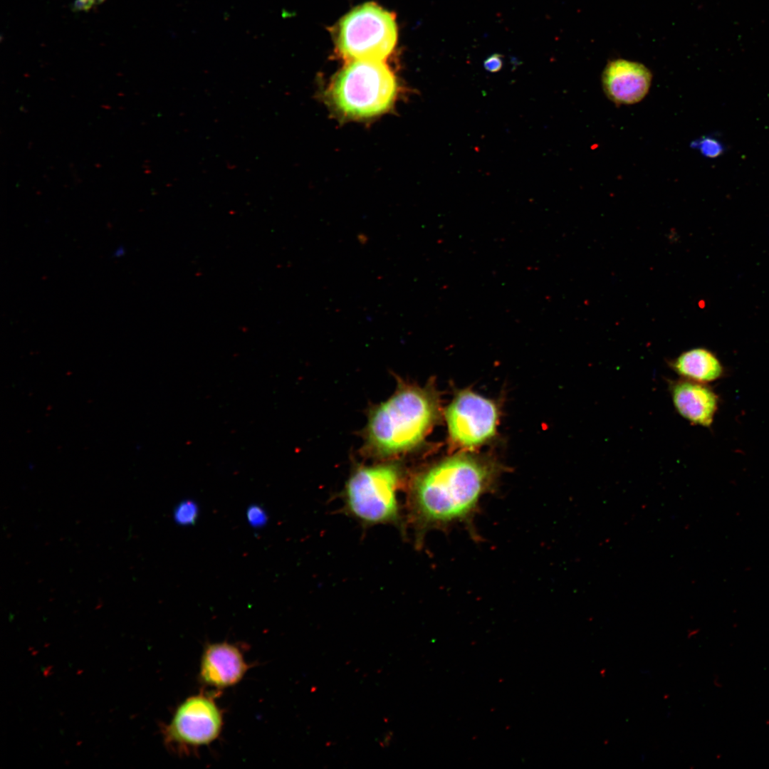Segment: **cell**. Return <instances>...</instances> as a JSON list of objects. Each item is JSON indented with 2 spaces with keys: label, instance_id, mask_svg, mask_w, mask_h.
Here are the masks:
<instances>
[{
  "label": "cell",
  "instance_id": "obj_1",
  "mask_svg": "<svg viewBox=\"0 0 769 769\" xmlns=\"http://www.w3.org/2000/svg\"><path fill=\"white\" fill-rule=\"evenodd\" d=\"M503 469L495 456L460 451L422 470L412 481L409 501L419 530L471 525L482 498L495 488Z\"/></svg>",
  "mask_w": 769,
  "mask_h": 769
},
{
  "label": "cell",
  "instance_id": "obj_2",
  "mask_svg": "<svg viewBox=\"0 0 769 769\" xmlns=\"http://www.w3.org/2000/svg\"><path fill=\"white\" fill-rule=\"evenodd\" d=\"M441 416L439 395L432 384L399 382L394 394L370 412L366 447L382 458L409 452L422 444Z\"/></svg>",
  "mask_w": 769,
  "mask_h": 769
},
{
  "label": "cell",
  "instance_id": "obj_3",
  "mask_svg": "<svg viewBox=\"0 0 769 769\" xmlns=\"http://www.w3.org/2000/svg\"><path fill=\"white\" fill-rule=\"evenodd\" d=\"M397 93L394 75L382 61H351L335 76L328 95L343 116L366 119L387 112Z\"/></svg>",
  "mask_w": 769,
  "mask_h": 769
},
{
  "label": "cell",
  "instance_id": "obj_4",
  "mask_svg": "<svg viewBox=\"0 0 769 769\" xmlns=\"http://www.w3.org/2000/svg\"><path fill=\"white\" fill-rule=\"evenodd\" d=\"M400 481V471L394 464L359 467L345 486L344 502L347 512L364 524L397 523Z\"/></svg>",
  "mask_w": 769,
  "mask_h": 769
},
{
  "label": "cell",
  "instance_id": "obj_5",
  "mask_svg": "<svg viewBox=\"0 0 769 769\" xmlns=\"http://www.w3.org/2000/svg\"><path fill=\"white\" fill-rule=\"evenodd\" d=\"M397 38L393 15L372 3L357 6L341 20L336 43L349 61H383L393 51Z\"/></svg>",
  "mask_w": 769,
  "mask_h": 769
},
{
  "label": "cell",
  "instance_id": "obj_6",
  "mask_svg": "<svg viewBox=\"0 0 769 769\" xmlns=\"http://www.w3.org/2000/svg\"><path fill=\"white\" fill-rule=\"evenodd\" d=\"M223 726V712L215 696L202 692L183 701L161 731L169 749L188 754L216 741Z\"/></svg>",
  "mask_w": 769,
  "mask_h": 769
},
{
  "label": "cell",
  "instance_id": "obj_7",
  "mask_svg": "<svg viewBox=\"0 0 769 769\" xmlns=\"http://www.w3.org/2000/svg\"><path fill=\"white\" fill-rule=\"evenodd\" d=\"M444 417L450 445L474 451L496 438L500 410L494 400L464 389L456 392Z\"/></svg>",
  "mask_w": 769,
  "mask_h": 769
},
{
  "label": "cell",
  "instance_id": "obj_8",
  "mask_svg": "<svg viewBox=\"0 0 769 769\" xmlns=\"http://www.w3.org/2000/svg\"><path fill=\"white\" fill-rule=\"evenodd\" d=\"M239 644L228 642L206 644L200 659L201 684L221 690L239 683L250 669Z\"/></svg>",
  "mask_w": 769,
  "mask_h": 769
},
{
  "label": "cell",
  "instance_id": "obj_9",
  "mask_svg": "<svg viewBox=\"0 0 769 769\" xmlns=\"http://www.w3.org/2000/svg\"><path fill=\"white\" fill-rule=\"evenodd\" d=\"M652 75L644 65L624 59L609 62L602 75L606 96L618 105L640 102L648 93Z\"/></svg>",
  "mask_w": 769,
  "mask_h": 769
},
{
  "label": "cell",
  "instance_id": "obj_10",
  "mask_svg": "<svg viewBox=\"0 0 769 769\" xmlns=\"http://www.w3.org/2000/svg\"><path fill=\"white\" fill-rule=\"evenodd\" d=\"M670 389L674 406L682 417L693 424L711 425L718 399L706 384L683 379L672 382Z\"/></svg>",
  "mask_w": 769,
  "mask_h": 769
},
{
  "label": "cell",
  "instance_id": "obj_11",
  "mask_svg": "<svg viewBox=\"0 0 769 769\" xmlns=\"http://www.w3.org/2000/svg\"><path fill=\"white\" fill-rule=\"evenodd\" d=\"M671 366L684 379L705 384L719 379L723 372L717 357L703 347L682 352L671 362Z\"/></svg>",
  "mask_w": 769,
  "mask_h": 769
},
{
  "label": "cell",
  "instance_id": "obj_12",
  "mask_svg": "<svg viewBox=\"0 0 769 769\" xmlns=\"http://www.w3.org/2000/svg\"><path fill=\"white\" fill-rule=\"evenodd\" d=\"M690 147L699 151L706 158L716 159L723 155L726 147L716 136H701L691 142Z\"/></svg>",
  "mask_w": 769,
  "mask_h": 769
},
{
  "label": "cell",
  "instance_id": "obj_13",
  "mask_svg": "<svg viewBox=\"0 0 769 769\" xmlns=\"http://www.w3.org/2000/svg\"><path fill=\"white\" fill-rule=\"evenodd\" d=\"M198 508L192 501H184L179 503L174 511V519L182 525L192 524L197 517Z\"/></svg>",
  "mask_w": 769,
  "mask_h": 769
},
{
  "label": "cell",
  "instance_id": "obj_14",
  "mask_svg": "<svg viewBox=\"0 0 769 769\" xmlns=\"http://www.w3.org/2000/svg\"><path fill=\"white\" fill-rule=\"evenodd\" d=\"M247 518L251 525L255 527L262 526L266 523L267 516L259 506H251L247 511Z\"/></svg>",
  "mask_w": 769,
  "mask_h": 769
},
{
  "label": "cell",
  "instance_id": "obj_15",
  "mask_svg": "<svg viewBox=\"0 0 769 769\" xmlns=\"http://www.w3.org/2000/svg\"><path fill=\"white\" fill-rule=\"evenodd\" d=\"M483 66L490 73L500 71L503 67V56L499 53L490 56L484 61Z\"/></svg>",
  "mask_w": 769,
  "mask_h": 769
},
{
  "label": "cell",
  "instance_id": "obj_16",
  "mask_svg": "<svg viewBox=\"0 0 769 769\" xmlns=\"http://www.w3.org/2000/svg\"><path fill=\"white\" fill-rule=\"evenodd\" d=\"M105 0H74L71 4L73 11H87L93 6L103 3Z\"/></svg>",
  "mask_w": 769,
  "mask_h": 769
}]
</instances>
